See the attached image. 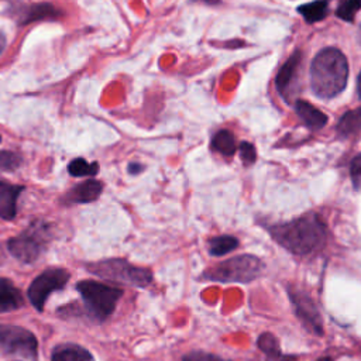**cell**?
Returning <instances> with one entry per match:
<instances>
[{"label": "cell", "mask_w": 361, "mask_h": 361, "mask_svg": "<svg viewBox=\"0 0 361 361\" xmlns=\"http://www.w3.org/2000/svg\"><path fill=\"white\" fill-rule=\"evenodd\" d=\"M269 231L283 248L296 255H306L320 250L327 237L326 224L314 213L274 226Z\"/></svg>", "instance_id": "obj_1"}, {"label": "cell", "mask_w": 361, "mask_h": 361, "mask_svg": "<svg viewBox=\"0 0 361 361\" xmlns=\"http://www.w3.org/2000/svg\"><path fill=\"white\" fill-rule=\"evenodd\" d=\"M348 63L345 55L337 48L322 49L310 65V85L316 96L331 99L341 93L347 85Z\"/></svg>", "instance_id": "obj_2"}, {"label": "cell", "mask_w": 361, "mask_h": 361, "mask_svg": "<svg viewBox=\"0 0 361 361\" xmlns=\"http://www.w3.org/2000/svg\"><path fill=\"white\" fill-rule=\"evenodd\" d=\"M76 290L86 306L87 314L99 323L104 322L114 312L123 295V289L96 281H79Z\"/></svg>", "instance_id": "obj_3"}, {"label": "cell", "mask_w": 361, "mask_h": 361, "mask_svg": "<svg viewBox=\"0 0 361 361\" xmlns=\"http://www.w3.org/2000/svg\"><path fill=\"white\" fill-rule=\"evenodd\" d=\"M264 269V262L255 257V255H237L230 259H226L223 262H219L217 265L209 268L203 278L209 281L230 283V282H238V283H247L252 279L258 278Z\"/></svg>", "instance_id": "obj_4"}, {"label": "cell", "mask_w": 361, "mask_h": 361, "mask_svg": "<svg viewBox=\"0 0 361 361\" xmlns=\"http://www.w3.org/2000/svg\"><path fill=\"white\" fill-rule=\"evenodd\" d=\"M51 241L49 224L37 220L31 223L23 233L13 237L7 243L10 254L21 262L30 264L38 259Z\"/></svg>", "instance_id": "obj_5"}, {"label": "cell", "mask_w": 361, "mask_h": 361, "mask_svg": "<svg viewBox=\"0 0 361 361\" xmlns=\"http://www.w3.org/2000/svg\"><path fill=\"white\" fill-rule=\"evenodd\" d=\"M86 268L89 272L104 278L110 281H117L123 283H130L133 286L144 288L148 286L152 281V274L147 268L135 267L126 259L120 258H111V259H103L97 262L87 264Z\"/></svg>", "instance_id": "obj_6"}, {"label": "cell", "mask_w": 361, "mask_h": 361, "mask_svg": "<svg viewBox=\"0 0 361 361\" xmlns=\"http://www.w3.org/2000/svg\"><path fill=\"white\" fill-rule=\"evenodd\" d=\"M0 351L30 361H38L37 337L30 330L20 326L0 324Z\"/></svg>", "instance_id": "obj_7"}, {"label": "cell", "mask_w": 361, "mask_h": 361, "mask_svg": "<svg viewBox=\"0 0 361 361\" xmlns=\"http://www.w3.org/2000/svg\"><path fill=\"white\" fill-rule=\"evenodd\" d=\"M69 281V272L62 268H48L42 274H39L30 285L27 295L31 305L38 310H44V305L47 298L55 292L65 288Z\"/></svg>", "instance_id": "obj_8"}, {"label": "cell", "mask_w": 361, "mask_h": 361, "mask_svg": "<svg viewBox=\"0 0 361 361\" xmlns=\"http://www.w3.org/2000/svg\"><path fill=\"white\" fill-rule=\"evenodd\" d=\"M302 59L303 54L298 49L295 51L286 62L281 66L276 78L275 85L279 92V94L289 103L290 97H293L299 87V76H300V68H302Z\"/></svg>", "instance_id": "obj_9"}, {"label": "cell", "mask_w": 361, "mask_h": 361, "mask_svg": "<svg viewBox=\"0 0 361 361\" xmlns=\"http://www.w3.org/2000/svg\"><path fill=\"white\" fill-rule=\"evenodd\" d=\"M289 298L292 300L295 313L303 322V324L310 329L314 334H323V323L320 313L313 302V299L303 290L292 286L289 288Z\"/></svg>", "instance_id": "obj_10"}, {"label": "cell", "mask_w": 361, "mask_h": 361, "mask_svg": "<svg viewBox=\"0 0 361 361\" xmlns=\"http://www.w3.org/2000/svg\"><path fill=\"white\" fill-rule=\"evenodd\" d=\"M24 186H16L0 180V217L4 220L14 219L17 213V197Z\"/></svg>", "instance_id": "obj_11"}, {"label": "cell", "mask_w": 361, "mask_h": 361, "mask_svg": "<svg viewBox=\"0 0 361 361\" xmlns=\"http://www.w3.org/2000/svg\"><path fill=\"white\" fill-rule=\"evenodd\" d=\"M24 305L23 295L10 279L0 278V313L13 312Z\"/></svg>", "instance_id": "obj_12"}, {"label": "cell", "mask_w": 361, "mask_h": 361, "mask_svg": "<svg viewBox=\"0 0 361 361\" xmlns=\"http://www.w3.org/2000/svg\"><path fill=\"white\" fill-rule=\"evenodd\" d=\"M295 111L302 118V121L312 130H320L327 124V116L316 109L313 104L305 100L295 102Z\"/></svg>", "instance_id": "obj_13"}, {"label": "cell", "mask_w": 361, "mask_h": 361, "mask_svg": "<svg viewBox=\"0 0 361 361\" xmlns=\"http://www.w3.org/2000/svg\"><path fill=\"white\" fill-rule=\"evenodd\" d=\"M102 190H103L102 182L90 179V180H86V182L79 183L75 188H72L68 192L66 199L73 203H89V202L96 200L100 196Z\"/></svg>", "instance_id": "obj_14"}, {"label": "cell", "mask_w": 361, "mask_h": 361, "mask_svg": "<svg viewBox=\"0 0 361 361\" xmlns=\"http://www.w3.org/2000/svg\"><path fill=\"white\" fill-rule=\"evenodd\" d=\"M51 361H94V358L85 347L73 343H65L52 350Z\"/></svg>", "instance_id": "obj_15"}, {"label": "cell", "mask_w": 361, "mask_h": 361, "mask_svg": "<svg viewBox=\"0 0 361 361\" xmlns=\"http://www.w3.org/2000/svg\"><path fill=\"white\" fill-rule=\"evenodd\" d=\"M61 10H58L54 4L48 3H39V4H32L25 11L21 14V21L20 24H27L38 20H56L61 17Z\"/></svg>", "instance_id": "obj_16"}, {"label": "cell", "mask_w": 361, "mask_h": 361, "mask_svg": "<svg viewBox=\"0 0 361 361\" xmlns=\"http://www.w3.org/2000/svg\"><path fill=\"white\" fill-rule=\"evenodd\" d=\"M361 130V106L345 111L337 123V134L341 138H348Z\"/></svg>", "instance_id": "obj_17"}, {"label": "cell", "mask_w": 361, "mask_h": 361, "mask_svg": "<svg viewBox=\"0 0 361 361\" xmlns=\"http://www.w3.org/2000/svg\"><path fill=\"white\" fill-rule=\"evenodd\" d=\"M212 148L226 157L234 155V152L237 149V144H235V138H234L233 133L228 130L217 131L212 138Z\"/></svg>", "instance_id": "obj_18"}, {"label": "cell", "mask_w": 361, "mask_h": 361, "mask_svg": "<svg viewBox=\"0 0 361 361\" xmlns=\"http://www.w3.org/2000/svg\"><path fill=\"white\" fill-rule=\"evenodd\" d=\"M298 11L303 16V18L307 23H316V21H322L327 16L329 6L323 0H316V1L300 4L298 7Z\"/></svg>", "instance_id": "obj_19"}, {"label": "cell", "mask_w": 361, "mask_h": 361, "mask_svg": "<svg viewBox=\"0 0 361 361\" xmlns=\"http://www.w3.org/2000/svg\"><path fill=\"white\" fill-rule=\"evenodd\" d=\"M238 245V240L233 235H219L209 240V252L214 257L224 255Z\"/></svg>", "instance_id": "obj_20"}, {"label": "cell", "mask_w": 361, "mask_h": 361, "mask_svg": "<svg viewBox=\"0 0 361 361\" xmlns=\"http://www.w3.org/2000/svg\"><path fill=\"white\" fill-rule=\"evenodd\" d=\"M68 171L72 176H89V175H96L99 172V164L94 162H87L83 158H76L69 162Z\"/></svg>", "instance_id": "obj_21"}, {"label": "cell", "mask_w": 361, "mask_h": 361, "mask_svg": "<svg viewBox=\"0 0 361 361\" xmlns=\"http://www.w3.org/2000/svg\"><path fill=\"white\" fill-rule=\"evenodd\" d=\"M258 347L268 355V358L271 361H279L282 358L278 340L269 333H264V334L259 336Z\"/></svg>", "instance_id": "obj_22"}, {"label": "cell", "mask_w": 361, "mask_h": 361, "mask_svg": "<svg viewBox=\"0 0 361 361\" xmlns=\"http://www.w3.org/2000/svg\"><path fill=\"white\" fill-rule=\"evenodd\" d=\"M361 8V0H344L336 10V16L344 21H353Z\"/></svg>", "instance_id": "obj_23"}, {"label": "cell", "mask_w": 361, "mask_h": 361, "mask_svg": "<svg viewBox=\"0 0 361 361\" xmlns=\"http://www.w3.org/2000/svg\"><path fill=\"white\" fill-rule=\"evenodd\" d=\"M21 164V157L13 151H1L0 152V168L3 169H14Z\"/></svg>", "instance_id": "obj_24"}, {"label": "cell", "mask_w": 361, "mask_h": 361, "mask_svg": "<svg viewBox=\"0 0 361 361\" xmlns=\"http://www.w3.org/2000/svg\"><path fill=\"white\" fill-rule=\"evenodd\" d=\"M350 176L355 190H361V154L354 157L350 164Z\"/></svg>", "instance_id": "obj_25"}, {"label": "cell", "mask_w": 361, "mask_h": 361, "mask_svg": "<svg viewBox=\"0 0 361 361\" xmlns=\"http://www.w3.org/2000/svg\"><path fill=\"white\" fill-rule=\"evenodd\" d=\"M182 361H228L219 355L206 353V351H190L183 355Z\"/></svg>", "instance_id": "obj_26"}, {"label": "cell", "mask_w": 361, "mask_h": 361, "mask_svg": "<svg viewBox=\"0 0 361 361\" xmlns=\"http://www.w3.org/2000/svg\"><path fill=\"white\" fill-rule=\"evenodd\" d=\"M238 149H240V157H241V159L245 165H251L255 161L257 152H255V148H254L252 144H250L247 141H243L238 145Z\"/></svg>", "instance_id": "obj_27"}, {"label": "cell", "mask_w": 361, "mask_h": 361, "mask_svg": "<svg viewBox=\"0 0 361 361\" xmlns=\"http://www.w3.org/2000/svg\"><path fill=\"white\" fill-rule=\"evenodd\" d=\"M141 169H142V166H141L140 164H135V162H134V164H130V165H128V172L133 173V175H137Z\"/></svg>", "instance_id": "obj_28"}, {"label": "cell", "mask_w": 361, "mask_h": 361, "mask_svg": "<svg viewBox=\"0 0 361 361\" xmlns=\"http://www.w3.org/2000/svg\"><path fill=\"white\" fill-rule=\"evenodd\" d=\"M4 48H6V37H4V34L0 31V54L4 51Z\"/></svg>", "instance_id": "obj_29"}, {"label": "cell", "mask_w": 361, "mask_h": 361, "mask_svg": "<svg viewBox=\"0 0 361 361\" xmlns=\"http://www.w3.org/2000/svg\"><path fill=\"white\" fill-rule=\"evenodd\" d=\"M357 94L361 99V71H360L358 78H357Z\"/></svg>", "instance_id": "obj_30"}, {"label": "cell", "mask_w": 361, "mask_h": 361, "mask_svg": "<svg viewBox=\"0 0 361 361\" xmlns=\"http://www.w3.org/2000/svg\"><path fill=\"white\" fill-rule=\"evenodd\" d=\"M357 41H358V44L361 45V24H360V27H358V31H357Z\"/></svg>", "instance_id": "obj_31"}, {"label": "cell", "mask_w": 361, "mask_h": 361, "mask_svg": "<svg viewBox=\"0 0 361 361\" xmlns=\"http://www.w3.org/2000/svg\"><path fill=\"white\" fill-rule=\"evenodd\" d=\"M203 1H206V3H209V4H217V3H220V0H203Z\"/></svg>", "instance_id": "obj_32"}, {"label": "cell", "mask_w": 361, "mask_h": 361, "mask_svg": "<svg viewBox=\"0 0 361 361\" xmlns=\"http://www.w3.org/2000/svg\"><path fill=\"white\" fill-rule=\"evenodd\" d=\"M319 361H331V360H330V358H327V357H324V358H320Z\"/></svg>", "instance_id": "obj_33"}]
</instances>
